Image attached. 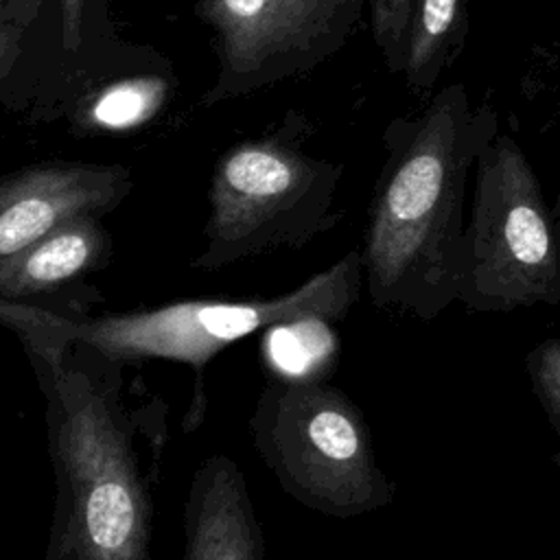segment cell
I'll use <instances>...</instances> for the list:
<instances>
[{
  "instance_id": "obj_12",
  "label": "cell",
  "mask_w": 560,
  "mask_h": 560,
  "mask_svg": "<svg viewBox=\"0 0 560 560\" xmlns=\"http://www.w3.org/2000/svg\"><path fill=\"white\" fill-rule=\"evenodd\" d=\"M413 2L416 0H365L372 39L392 74H402Z\"/></svg>"
},
{
  "instance_id": "obj_5",
  "label": "cell",
  "mask_w": 560,
  "mask_h": 560,
  "mask_svg": "<svg viewBox=\"0 0 560 560\" xmlns=\"http://www.w3.org/2000/svg\"><path fill=\"white\" fill-rule=\"evenodd\" d=\"M457 300L508 313L560 304V245L534 166L510 133L477 155Z\"/></svg>"
},
{
  "instance_id": "obj_10",
  "label": "cell",
  "mask_w": 560,
  "mask_h": 560,
  "mask_svg": "<svg viewBox=\"0 0 560 560\" xmlns=\"http://www.w3.org/2000/svg\"><path fill=\"white\" fill-rule=\"evenodd\" d=\"M468 39L466 0H416L409 18L402 77L424 98L462 55Z\"/></svg>"
},
{
  "instance_id": "obj_11",
  "label": "cell",
  "mask_w": 560,
  "mask_h": 560,
  "mask_svg": "<svg viewBox=\"0 0 560 560\" xmlns=\"http://www.w3.org/2000/svg\"><path fill=\"white\" fill-rule=\"evenodd\" d=\"M171 83L162 77L125 79L101 90L85 109L90 127L129 129L151 120L166 101Z\"/></svg>"
},
{
  "instance_id": "obj_3",
  "label": "cell",
  "mask_w": 560,
  "mask_h": 560,
  "mask_svg": "<svg viewBox=\"0 0 560 560\" xmlns=\"http://www.w3.org/2000/svg\"><path fill=\"white\" fill-rule=\"evenodd\" d=\"M313 131L311 118L291 107L265 133L219 155L195 269L214 271L278 247H302L341 221L335 197L343 164L306 151Z\"/></svg>"
},
{
  "instance_id": "obj_14",
  "label": "cell",
  "mask_w": 560,
  "mask_h": 560,
  "mask_svg": "<svg viewBox=\"0 0 560 560\" xmlns=\"http://www.w3.org/2000/svg\"><path fill=\"white\" fill-rule=\"evenodd\" d=\"M81 18H83V0H61V35L63 48L77 50L81 42Z\"/></svg>"
},
{
  "instance_id": "obj_8",
  "label": "cell",
  "mask_w": 560,
  "mask_h": 560,
  "mask_svg": "<svg viewBox=\"0 0 560 560\" xmlns=\"http://www.w3.org/2000/svg\"><path fill=\"white\" fill-rule=\"evenodd\" d=\"M182 560H265L262 529L245 475L228 455L203 459L192 475Z\"/></svg>"
},
{
  "instance_id": "obj_1",
  "label": "cell",
  "mask_w": 560,
  "mask_h": 560,
  "mask_svg": "<svg viewBox=\"0 0 560 560\" xmlns=\"http://www.w3.org/2000/svg\"><path fill=\"white\" fill-rule=\"evenodd\" d=\"M18 337L44 392L57 479L46 560H149L166 402L92 348Z\"/></svg>"
},
{
  "instance_id": "obj_13",
  "label": "cell",
  "mask_w": 560,
  "mask_h": 560,
  "mask_svg": "<svg viewBox=\"0 0 560 560\" xmlns=\"http://www.w3.org/2000/svg\"><path fill=\"white\" fill-rule=\"evenodd\" d=\"M527 372L536 398L560 435V339H545L527 352Z\"/></svg>"
},
{
  "instance_id": "obj_7",
  "label": "cell",
  "mask_w": 560,
  "mask_h": 560,
  "mask_svg": "<svg viewBox=\"0 0 560 560\" xmlns=\"http://www.w3.org/2000/svg\"><path fill=\"white\" fill-rule=\"evenodd\" d=\"M131 188L118 164H44L0 179V258L77 217H101Z\"/></svg>"
},
{
  "instance_id": "obj_6",
  "label": "cell",
  "mask_w": 560,
  "mask_h": 560,
  "mask_svg": "<svg viewBox=\"0 0 560 560\" xmlns=\"http://www.w3.org/2000/svg\"><path fill=\"white\" fill-rule=\"evenodd\" d=\"M365 0H199L214 33L217 81L201 96L219 105L304 77L341 52Z\"/></svg>"
},
{
  "instance_id": "obj_9",
  "label": "cell",
  "mask_w": 560,
  "mask_h": 560,
  "mask_svg": "<svg viewBox=\"0 0 560 560\" xmlns=\"http://www.w3.org/2000/svg\"><path fill=\"white\" fill-rule=\"evenodd\" d=\"M101 217H77L0 258V300H33L70 289L107 265L112 238Z\"/></svg>"
},
{
  "instance_id": "obj_15",
  "label": "cell",
  "mask_w": 560,
  "mask_h": 560,
  "mask_svg": "<svg viewBox=\"0 0 560 560\" xmlns=\"http://www.w3.org/2000/svg\"><path fill=\"white\" fill-rule=\"evenodd\" d=\"M9 46H11V35L0 26V68H2L4 52H9Z\"/></svg>"
},
{
  "instance_id": "obj_4",
  "label": "cell",
  "mask_w": 560,
  "mask_h": 560,
  "mask_svg": "<svg viewBox=\"0 0 560 560\" xmlns=\"http://www.w3.org/2000/svg\"><path fill=\"white\" fill-rule=\"evenodd\" d=\"M252 440L298 503L350 518L394 501L363 411L322 381H269L254 407Z\"/></svg>"
},
{
  "instance_id": "obj_2",
  "label": "cell",
  "mask_w": 560,
  "mask_h": 560,
  "mask_svg": "<svg viewBox=\"0 0 560 560\" xmlns=\"http://www.w3.org/2000/svg\"><path fill=\"white\" fill-rule=\"evenodd\" d=\"M497 133V109L475 105L462 83L435 92L418 114L387 122L361 249L376 308L429 322L457 302L466 184Z\"/></svg>"
},
{
  "instance_id": "obj_16",
  "label": "cell",
  "mask_w": 560,
  "mask_h": 560,
  "mask_svg": "<svg viewBox=\"0 0 560 560\" xmlns=\"http://www.w3.org/2000/svg\"><path fill=\"white\" fill-rule=\"evenodd\" d=\"M551 214H553V223H556V234H558V245H560V195H558V199H556V206H553Z\"/></svg>"
}]
</instances>
